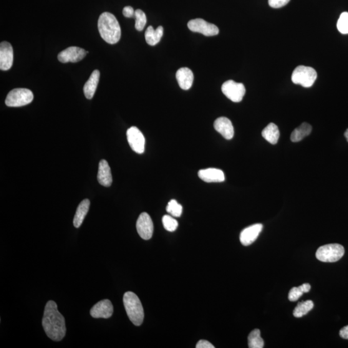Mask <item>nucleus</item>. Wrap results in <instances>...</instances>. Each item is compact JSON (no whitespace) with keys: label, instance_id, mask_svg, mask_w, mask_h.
<instances>
[{"label":"nucleus","instance_id":"obj_1","mask_svg":"<svg viewBox=\"0 0 348 348\" xmlns=\"http://www.w3.org/2000/svg\"><path fill=\"white\" fill-rule=\"evenodd\" d=\"M42 326L45 334L54 341H61L66 334L65 320L58 311L57 306L54 301L47 302L45 307Z\"/></svg>","mask_w":348,"mask_h":348},{"label":"nucleus","instance_id":"obj_2","mask_svg":"<svg viewBox=\"0 0 348 348\" xmlns=\"http://www.w3.org/2000/svg\"><path fill=\"white\" fill-rule=\"evenodd\" d=\"M100 36L109 44H115L120 41L122 31L118 20L110 12H103L98 23Z\"/></svg>","mask_w":348,"mask_h":348},{"label":"nucleus","instance_id":"obj_3","mask_svg":"<svg viewBox=\"0 0 348 348\" xmlns=\"http://www.w3.org/2000/svg\"><path fill=\"white\" fill-rule=\"evenodd\" d=\"M123 304L130 321L135 326L142 324L145 314L139 297L132 292H126L123 296Z\"/></svg>","mask_w":348,"mask_h":348},{"label":"nucleus","instance_id":"obj_4","mask_svg":"<svg viewBox=\"0 0 348 348\" xmlns=\"http://www.w3.org/2000/svg\"><path fill=\"white\" fill-rule=\"evenodd\" d=\"M344 252V247L339 244H326L317 249L316 257L324 263H335L342 258Z\"/></svg>","mask_w":348,"mask_h":348},{"label":"nucleus","instance_id":"obj_5","mask_svg":"<svg viewBox=\"0 0 348 348\" xmlns=\"http://www.w3.org/2000/svg\"><path fill=\"white\" fill-rule=\"evenodd\" d=\"M317 78V73L314 68L300 65L292 73V81L295 84L309 88L314 84Z\"/></svg>","mask_w":348,"mask_h":348},{"label":"nucleus","instance_id":"obj_6","mask_svg":"<svg viewBox=\"0 0 348 348\" xmlns=\"http://www.w3.org/2000/svg\"><path fill=\"white\" fill-rule=\"evenodd\" d=\"M34 99L33 93L27 89H15L7 95L6 104L9 107H20L29 104Z\"/></svg>","mask_w":348,"mask_h":348},{"label":"nucleus","instance_id":"obj_7","mask_svg":"<svg viewBox=\"0 0 348 348\" xmlns=\"http://www.w3.org/2000/svg\"><path fill=\"white\" fill-rule=\"evenodd\" d=\"M222 92L231 102L239 103L243 99L246 89L243 83H237L233 80H228L222 85Z\"/></svg>","mask_w":348,"mask_h":348},{"label":"nucleus","instance_id":"obj_8","mask_svg":"<svg viewBox=\"0 0 348 348\" xmlns=\"http://www.w3.org/2000/svg\"><path fill=\"white\" fill-rule=\"evenodd\" d=\"M188 27L191 31L199 32L206 36H216L219 32L218 27L216 25L201 18L190 20L188 23Z\"/></svg>","mask_w":348,"mask_h":348},{"label":"nucleus","instance_id":"obj_9","mask_svg":"<svg viewBox=\"0 0 348 348\" xmlns=\"http://www.w3.org/2000/svg\"><path fill=\"white\" fill-rule=\"evenodd\" d=\"M127 136L130 147L135 152L143 153L145 151V139L137 127H132L127 130Z\"/></svg>","mask_w":348,"mask_h":348},{"label":"nucleus","instance_id":"obj_10","mask_svg":"<svg viewBox=\"0 0 348 348\" xmlns=\"http://www.w3.org/2000/svg\"><path fill=\"white\" fill-rule=\"evenodd\" d=\"M136 228L139 235L144 240H148L153 235V224L150 217L147 213L141 214L136 223Z\"/></svg>","mask_w":348,"mask_h":348},{"label":"nucleus","instance_id":"obj_11","mask_svg":"<svg viewBox=\"0 0 348 348\" xmlns=\"http://www.w3.org/2000/svg\"><path fill=\"white\" fill-rule=\"evenodd\" d=\"M87 52L82 48L70 47L58 54V60L62 63H76L85 57Z\"/></svg>","mask_w":348,"mask_h":348},{"label":"nucleus","instance_id":"obj_12","mask_svg":"<svg viewBox=\"0 0 348 348\" xmlns=\"http://www.w3.org/2000/svg\"><path fill=\"white\" fill-rule=\"evenodd\" d=\"M13 49L10 43L3 42L0 45V69L8 70L13 64Z\"/></svg>","mask_w":348,"mask_h":348},{"label":"nucleus","instance_id":"obj_13","mask_svg":"<svg viewBox=\"0 0 348 348\" xmlns=\"http://www.w3.org/2000/svg\"><path fill=\"white\" fill-rule=\"evenodd\" d=\"M113 312V307L109 300L105 299L98 302L90 310V314L92 317L95 319L103 318L108 319L112 317Z\"/></svg>","mask_w":348,"mask_h":348},{"label":"nucleus","instance_id":"obj_14","mask_svg":"<svg viewBox=\"0 0 348 348\" xmlns=\"http://www.w3.org/2000/svg\"><path fill=\"white\" fill-rule=\"evenodd\" d=\"M263 228L262 224H255L244 228L240 234L241 244L245 246L250 245L258 238Z\"/></svg>","mask_w":348,"mask_h":348},{"label":"nucleus","instance_id":"obj_15","mask_svg":"<svg viewBox=\"0 0 348 348\" xmlns=\"http://www.w3.org/2000/svg\"><path fill=\"white\" fill-rule=\"evenodd\" d=\"M198 176L206 183H221L225 180L223 171L218 168H206L199 171Z\"/></svg>","mask_w":348,"mask_h":348},{"label":"nucleus","instance_id":"obj_16","mask_svg":"<svg viewBox=\"0 0 348 348\" xmlns=\"http://www.w3.org/2000/svg\"><path fill=\"white\" fill-rule=\"evenodd\" d=\"M214 128L226 140H231L234 136V129L231 121L225 117L218 118L214 122Z\"/></svg>","mask_w":348,"mask_h":348},{"label":"nucleus","instance_id":"obj_17","mask_svg":"<svg viewBox=\"0 0 348 348\" xmlns=\"http://www.w3.org/2000/svg\"><path fill=\"white\" fill-rule=\"evenodd\" d=\"M98 180L100 185L108 187L112 183V176L111 170L107 161L103 160L100 161L98 168Z\"/></svg>","mask_w":348,"mask_h":348},{"label":"nucleus","instance_id":"obj_18","mask_svg":"<svg viewBox=\"0 0 348 348\" xmlns=\"http://www.w3.org/2000/svg\"><path fill=\"white\" fill-rule=\"evenodd\" d=\"M194 74L188 68H181L176 72V79L181 89L183 90L190 89L194 82Z\"/></svg>","mask_w":348,"mask_h":348},{"label":"nucleus","instance_id":"obj_19","mask_svg":"<svg viewBox=\"0 0 348 348\" xmlns=\"http://www.w3.org/2000/svg\"><path fill=\"white\" fill-rule=\"evenodd\" d=\"M100 72L98 70H95L90 75L89 80L85 83L83 87V92L85 97L88 100H91L97 89L98 83H99Z\"/></svg>","mask_w":348,"mask_h":348},{"label":"nucleus","instance_id":"obj_20","mask_svg":"<svg viewBox=\"0 0 348 348\" xmlns=\"http://www.w3.org/2000/svg\"><path fill=\"white\" fill-rule=\"evenodd\" d=\"M90 202L88 199H84V200L81 202L79 206L75 212L74 221L73 224L75 228H80L82 225L83 221L85 218L89 210Z\"/></svg>","mask_w":348,"mask_h":348},{"label":"nucleus","instance_id":"obj_21","mask_svg":"<svg viewBox=\"0 0 348 348\" xmlns=\"http://www.w3.org/2000/svg\"><path fill=\"white\" fill-rule=\"evenodd\" d=\"M163 32L162 26L158 27L156 30L152 26L148 27L146 30L145 34L146 42L151 46H154L160 42L161 37L163 36Z\"/></svg>","mask_w":348,"mask_h":348},{"label":"nucleus","instance_id":"obj_22","mask_svg":"<svg viewBox=\"0 0 348 348\" xmlns=\"http://www.w3.org/2000/svg\"><path fill=\"white\" fill-rule=\"evenodd\" d=\"M262 136L267 141L272 145H276L278 142L280 133L278 127L273 123L267 125L262 132Z\"/></svg>","mask_w":348,"mask_h":348},{"label":"nucleus","instance_id":"obj_23","mask_svg":"<svg viewBox=\"0 0 348 348\" xmlns=\"http://www.w3.org/2000/svg\"><path fill=\"white\" fill-rule=\"evenodd\" d=\"M312 126L307 123H302L299 127H297L293 131L291 135V140L292 142H299L303 140L305 137L310 134L312 132Z\"/></svg>","mask_w":348,"mask_h":348},{"label":"nucleus","instance_id":"obj_24","mask_svg":"<svg viewBox=\"0 0 348 348\" xmlns=\"http://www.w3.org/2000/svg\"><path fill=\"white\" fill-rule=\"evenodd\" d=\"M311 286L308 283H305L299 287H292L289 292L288 299L290 301H296L302 295L310 291Z\"/></svg>","mask_w":348,"mask_h":348},{"label":"nucleus","instance_id":"obj_25","mask_svg":"<svg viewBox=\"0 0 348 348\" xmlns=\"http://www.w3.org/2000/svg\"><path fill=\"white\" fill-rule=\"evenodd\" d=\"M248 347L249 348H263L264 340L261 337V332L259 329L253 330L248 337Z\"/></svg>","mask_w":348,"mask_h":348},{"label":"nucleus","instance_id":"obj_26","mask_svg":"<svg viewBox=\"0 0 348 348\" xmlns=\"http://www.w3.org/2000/svg\"><path fill=\"white\" fill-rule=\"evenodd\" d=\"M314 306V302L312 301H303L299 302L294 311V317L300 318L306 315L307 313L311 311Z\"/></svg>","mask_w":348,"mask_h":348},{"label":"nucleus","instance_id":"obj_27","mask_svg":"<svg viewBox=\"0 0 348 348\" xmlns=\"http://www.w3.org/2000/svg\"><path fill=\"white\" fill-rule=\"evenodd\" d=\"M166 211L171 216L179 218L181 216L183 212L182 206L179 204L177 201L171 200L169 202L167 206H166Z\"/></svg>","mask_w":348,"mask_h":348},{"label":"nucleus","instance_id":"obj_28","mask_svg":"<svg viewBox=\"0 0 348 348\" xmlns=\"http://www.w3.org/2000/svg\"><path fill=\"white\" fill-rule=\"evenodd\" d=\"M134 18L136 20L135 27L138 31H143L147 24V16L145 12L140 9L136 10L135 11Z\"/></svg>","mask_w":348,"mask_h":348},{"label":"nucleus","instance_id":"obj_29","mask_svg":"<svg viewBox=\"0 0 348 348\" xmlns=\"http://www.w3.org/2000/svg\"><path fill=\"white\" fill-rule=\"evenodd\" d=\"M337 29L342 34H348V12H342L338 20Z\"/></svg>","mask_w":348,"mask_h":348},{"label":"nucleus","instance_id":"obj_30","mask_svg":"<svg viewBox=\"0 0 348 348\" xmlns=\"http://www.w3.org/2000/svg\"><path fill=\"white\" fill-rule=\"evenodd\" d=\"M162 221L164 228L168 231L172 232L176 230V229L178 228V222L173 217L165 215L163 216Z\"/></svg>","mask_w":348,"mask_h":348},{"label":"nucleus","instance_id":"obj_31","mask_svg":"<svg viewBox=\"0 0 348 348\" xmlns=\"http://www.w3.org/2000/svg\"><path fill=\"white\" fill-rule=\"evenodd\" d=\"M290 0H268L269 6L272 8L278 9L286 6Z\"/></svg>","mask_w":348,"mask_h":348},{"label":"nucleus","instance_id":"obj_32","mask_svg":"<svg viewBox=\"0 0 348 348\" xmlns=\"http://www.w3.org/2000/svg\"><path fill=\"white\" fill-rule=\"evenodd\" d=\"M197 348H214V345L211 344L210 342L205 340H201L198 342L196 345Z\"/></svg>","mask_w":348,"mask_h":348},{"label":"nucleus","instance_id":"obj_33","mask_svg":"<svg viewBox=\"0 0 348 348\" xmlns=\"http://www.w3.org/2000/svg\"><path fill=\"white\" fill-rule=\"evenodd\" d=\"M123 14L126 17H134L135 11H133V9L132 7L127 6L123 9Z\"/></svg>","mask_w":348,"mask_h":348},{"label":"nucleus","instance_id":"obj_34","mask_svg":"<svg viewBox=\"0 0 348 348\" xmlns=\"http://www.w3.org/2000/svg\"><path fill=\"white\" fill-rule=\"evenodd\" d=\"M339 335L342 339L348 340V325L340 330Z\"/></svg>","mask_w":348,"mask_h":348},{"label":"nucleus","instance_id":"obj_35","mask_svg":"<svg viewBox=\"0 0 348 348\" xmlns=\"http://www.w3.org/2000/svg\"><path fill=\"white\" fill-rule=\"evenodd\" d=\"M344 136L345 138H346L347 141L348 142V128L346 130H345V132L344 133Z\"/></svg>","mask_w":348,"mask_h":348}]
</instances>
